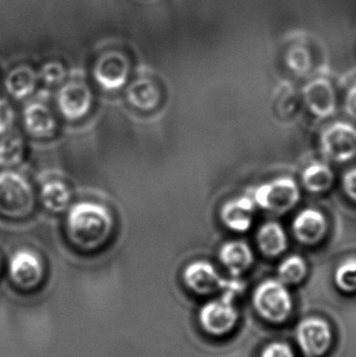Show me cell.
Here are the masks:
<instances>
[{
    "label": "cell",
    "mask_w": 356,
    "mask_h": 357,
    "mask_svg": "<svg viewBox=\"0 0 356 357\" xmlns=\"http://www.w3.org/2000/svg\"><path fill=\"white\" fill-rule=\"evenodd\" d=\"M114 220L110 210L95 202H79L69 209L66 229L73 245L84 251L104 245L112 234Z\"/></svg>",
    "instance_id": "6da1fadb"
},
{
    "label": "cell",
    "mask_w": 356,
    "mask_h": 357,
    "mask_svg": "<svg viewBox=\"0 0 356 357\" xmlns=\"http://www.w3.org/2000/svg\"><path fill=\"white\" fill-rule=\"evenodd\" d=\"M33 187L24 176L17 172L0 173V214L8 218H22L35 207Z\"/></svg>",
    "instance_id": "7a4b0ae2"
},
{
    "label": "cell",
    "mask_w": 356,
    "mask_h": 357,
    "mask_svg": "<svg viewBox=\"0 0 356 357\" xmlns=\"http://www.w3.org/2000/svg\"><path fill=\"white\" fill-rule=\"evenodd\" d=\"M253 303L263 319L273 323L286 321L293 308L292 296L279 279H268L261 283L255 289Z\"/></svg>",
    "instance_id": "3957f363"
},
{
    "label": "cell",
    "mask_w": 356,
    "mask_h": 357,
    "mask_svg": "<svg viewBox=\"0 0 356 357\" xmlns=\"http://www.w3.org/2000/svg\"><path fill=\"white\" fill-rule=\"evenodd\" d=\"M183 281L188 289L200 296L225 291V295L232 297L242 289L238 281L226 280L210 262L205 260H196L188 264L183 272Z\"/></svg>",
    "instance_id": "277c9868"
},
{
    "label": "cell",
    "mask_w": 356,
    "mask_h": 357,
    "mask_svg": "<svg viewBox=\"0 0 356 357\" xmlns=\"http://www.w3.org/2000/svg\"><path fill=\"white\" fill-rule=\"evenodd\" d=\"M300 199V189L291 177L276 178L257 187L254 202L257 206L272 212L284 214L292 210Z\"/></svg>",
    "instance_id": "5b68a950"
},
{
    "label": "cell",
    "mask_w": 356,
    "mask_h": 357,
    "mask_svg": "<svg viewBox=\"0 0 356 357\" xmlns=\"http://www.w3.org/2000/svg\"><path fill=\"white\" fill-rule=\"evenodd\" d=\"M322 154L336 163H345L356 156V128L338 121L324 130L320 137Z\"/></svg>",
    "instance_id": "8992f818"
},
{
    "label": "cell",
    "mask_w": 356,
    "mask_h": 357,
    "mask_svg": "<svg viewBox=\"0 0 356 357\" xmlns=\"http://www.w3.org/2000/svg\"><path fill=\"white\" fill-rule=\"evenodd\" d=\"M199 323L205 333L213 337H223L238 324V312L232 298L224 295L219 299L206 302L199 312Z\"/></svg>",
    "instance_id": "52a82bcc"
},
{
    "label": "cell",
    "mask_w": 356,
    "mask_h": 357,
    "mask_svg": "<svg viewBox=\"0 0 356 357\" xmlns=\"http://www.w3.org/2000/svg\"><path fill=\"white\" fill-rule=\"evenodd\" d=\"M131 65L129 59L117 50H109L98 56L93 67V77L102 89L116 91L127 84Z\"/></svg>",
    "instance_id": "ba28073f"
},
{
    "label": "cell",
    "mask_w": 356,
    "mask_h": 357,
    "mask_svg": "<svg viewBox=\"0 0 356 357\" xmlns=\"http://www.w3.org/2000/svg\"><path fill=\"white\" fill-rule=\"evenodd\" d=\"M10 280L23 289H33L41 284L45 268L40 256L29 249L17 251L8 262Z\"/></svg>",
    "instance_id": "9c48e42d"
},
{
    "label": "cell",
    "mask_w": 356,
    "mask_h": 357,
    "mask_svg": "<svg viewBox=\"0 0 356 357\" xmlns=\"http://www.w3.org/2000/svg\"><path fill=\"white\" fill-rule=\"evenodd\" d=\"M297 341L305 356H323L332 345V329L330 324L322 319H307L297 328Z\"/></svg>",
    "instance_id": "30bf717a"
},
{
    "label": "cell",
    "mask_w": 356,
    "mask_h": 357,
    "mask_svg": "<svg viewBox=\"0 0 356 357\" xmlns=\"http://www.w3.org/2000/svg\"><path fill=\"white\" fill-rule=\"evenodd\" d=\"M56 100L60 112L64 115L65 119L77 121L89 112L93 96L85 83L73 81L61 87Z\"/></svg>",
    "instance_id": "8fae6325"
},
{
    "label": "cell",
    "mask_w": 356,
    "mask_h": 357,
    "mask_svg": "<svg viewBox=\"0 0 356 357\" xmlns=\"http://www.w3.org/2000/svg\"><path fill=\"white\" fill-rule=\"evenodd\" d=\"M302 96L307 108L318 119H328L336 113V94L327 79L309 82L303 88Z\"/></svg>",
    "instance_id": "7c38bea8"
},
{
    "label": "cell",
    "mask_w": 356,
    "mask_h": 357,
    "mask_svg": "<svg viewBox=\"0 0 356 357\" xmlns=\"http://www.w3.org/2000/svg\"><path fill=\"white\" fill-rule=\"evenodd\" d=\"M327 220L323 212L307 208L293 220L292 230L299 243L307 245H318L327 232Z\"/></svg>",
    "instance_id": "4fadbf2b"
},
{
    "label": "cell",
    "mask_w": 356,
    "mask_h": 357,
    "mask_svg": "<svg viewBox=\"0 0 356 357\" xmlns=\"http://www.w3.org/2000/svg\"><path fill=\"white\" fill-rule=\"evenodd\" d=\"M255 205L254 199L248 197L230 199L224 204L219 212L222 222L230 230L247 232L252 226Z\"/></svg>",
    "instance_id": "5bb4252c"
},
{
    "label": "cell",
    "mask_w": 356,
    "mask_h": 357,
    "mask_svg": "<svg viewBox=\"0 0 356 357\" xmlns=\"http://www.w3.org/2000/svg\"><path fill=\"white\" fill-rule=\"evenodd\" d=\"M23 121L26 131L35 137L52 136L56 127L52 111L45 104L40 102L26 105L23 111Z\"/></svg>",
    "instance_id": "9a60e30c"
},
{
    "label": "cell",
    "mask_w": 356,
    "mask_h": 357,
    "mask_svg": "<svg viewBox=\"0 0 356 357\" xmlns=\"http://www.w3.org/2000/svg\"><path fill=\"white\" fill-rule=\"evenodd\" d=\"M219 258L233 277L246 272L254 262V254L250 245L240 241L226 243L219 250Z\"/></svg>",
    "instance_id": "2e32d148"
},
{
    "label": "cell",
    "mask_w": 356,
    "mask_h": 357,
    "mask_svg": "<svg viewBox=\"0 0 356 357\" xmlns=\"http://www.w3.org/2000/svg\"><path fill=\"white\" fill-rule=\"evenodd\" d=\"M127 102L141 111H152L158 107L161 100L159 88L152 79L140 77L132 82L127 88Z\"/></svg>",
    "instance_id": "e0dca14e"
},
{
    "label": "cell",
    "mask_w": 356,
    "mask_h": 357,
    "mask_svg": "<svg viewBox=\"0 0 356 357\" xmlns=\"http://www.w3.org/2000/svg\"><path fill=\"white\" fill-rule=\"evenodd\" d=\"M257 245L261 253L268 257H277L288 247V235L284 227L277 222H268L258 229Z\"/></svg>",
    "instance_id": "ac0fdd59"
},
{
    "label": "cell",
    "mask_w": 356,
    "mask_h": 357,
    "mask_svg": "<svg viewBox=\"0 0 356 357\" xmlns=\"http://www.w3.org/2000/svg\"><path fill=\"white\" fill-rule=\"evenodd\" d=\"M38 79V73L31 66L21 65L8 73L4 85L10 96L16 100H23L33 93Z\"/></svg>",
    "instance_id": "d6986e66"
},
{
    "label": "cell",
    "mask_w": 356,
    "mask_h": 357,
    "mask_svg": "<svg viewBox=\"0 0 356 357\" xmlns=\"http://www.w3.org/2000/svg\"><path fill=\"white\" fill-rule=\"evenodd\" d=\"M40 197L46 209L54 213H60L68 207L71 192L64 182L52 180L48 181L42 186Z\"/></svg>",
    "instance_id": "ffe728a7"
},
{
    "label": "cell",
    "mask_w": 356,
    "mask_h": 357,
    "mask_svg": "<svg viewBox=\"0 0 356 357\" xmlns=\"http://www.w3.org/2000/svg\"><path fill=\"white\" fill-rule=\"evenodd\" d=\"M334 182V174L326 163L314 162L302 173V183L313 193L327 191Z\"/></svg>",
    "instance_id": "44dd1931"
},
{
    "label": "cell",
    "mask_w": 356,
    "mask_h": 357,
    "mask_svg": "<svg viewBox=\"0 0 356 357\" xmlns=\"http://www.w3.org/2000/svg\"><path fill=\"white\" fill-rule=\"evenodd\" d=\"M24 154V142L19 134L8 133L0 139V165L14 167L21 162Z\"/></svg>",
    "instance_id": "7402d4cb"
},
{
    "label": "cell",
    "mask_w": 356,
    "mask_h": 357,
    "mask_svg": "<svg viewBox=\"0 0 356 357\" xmlns=\"http://www.w3.org/2000/svg\"><path fill=\"white\" fill-rule=\"evenodd\" d=\"M307 274V262L298 255L288 256L278 268V279L286 285L300 283Z\"/></svg>",
    "instance_id": "603a6c76"
},
{
    "label": "cell",
    "mask_w": 356,
    "mask_h": 357,
    "mask_svg": "<svg viewBox=\"0 0 356 357\" xmlns=\"http://www.w3.org/2000/svg\"><path fill=\"white\" fill-rule=\"evenodd\" d=\"M334 282L344 293L356 291V258L343 261L334 273Z\"/></svg>",
    "instance_id": "cb8c5ba5"
},
{
    "label": "cell",
    "mask_w": 356,
    "mask_h": 357,
    "mask_svg": "<svg viewBox=\"0 0 356 357\" xmlns=\"http://www.w3.org/2000/svg\"><path fill=\"white\" fill-rule=\"evenodd\" d=\"M38 77L46 85H59L66 77V69L60 62L50 61V62L42 65L39 73H38Z\"/></svg>",
    "instance_id": "d4e9b609"
},
{
    "label": "cell",
    "mask_w": 356,
    "mask_h": 357,
    "mask_svg": "<svg viewBox=\"0 0 356 357\" xmlns=\"http://www.w3.org/2000/svg\"><path fill=\"white\" fill-rule=\"evenodd\" d=\"M286 63H288L291 70L300 75L307 73L311 66V60L309 52L300 47L294 48L288 52Z\"/></svg>",
    "instance_id": "484cf974"
},
{
    "label": "cell",
    "mask_w": 356,
    "mask_h": 357,
    "mask_svg": "<svg viewBox=\"0 0 356 357\" xmlns=\"http://www.w3.org/2000/svg\"><path fill=\"white\" fill-rule=\"evenodd\" d=\"M14 121V109L8 100L0 98V135H4L10 132Z\"/></svg>",
    "instance_id": "4316f807"
},
{
    "label": "cell",
    "mask_w": 356,
    "mask_h": 357,
    "mask_svg": "<svg viewBox=\"0 0 356 357\" xmlns=\"http://www.w3.org/2000/svg\"><path fill=\"white\" fill-rule=\"evenodd\" d=\"M261 357H295L290 346L284 343H273L263 349Z\"/></svg>",
    "instance_id": "83f0119b"
},
{
    "label": "cell",
    "mask_w": 356,
    "mask_h": 357,
    "mask_svg": "<svg viewBox=\"0 0 356 357\" xmlns=\"http://www.w3.org/2000/svg\"><path fill=\"white\" fill-rule=\"evenodd\" d=\"M342 184L347 197L356 203V167L349 169L344 174Z\"/></svg>",
    "instance_id": "f1b7e54d"
},
{
    "label": "cell",
    "mask_w": 356,
    "mask_h": 357,
    "mask_svg": "<svg viewBox=\"0 0 356 357\" xmlns=\"http://www.w3.org/2000/svg\"><path fill=\"white\" fill-rule=\"evenodd\" d=\"M345 110L347 114L356 119V86L347 92L345 100Z\"/></svg>",
    "instance_id": "f546056e"
},
{
    "label": "cell",
    "mask_w": 356,
    "mask_h": 357,
    "mask_svg": "<svg viewBox=\"0 0 356 357\" xmlns=\"http://www.w3.org/2000/svg\"><path fill=\"white\" fill-rule=\"evenodd\" d=\"M0 271H1V260H0Z\"/></svg>",
    "instance_id": "4dcf8cb0"
}]
</instances>
